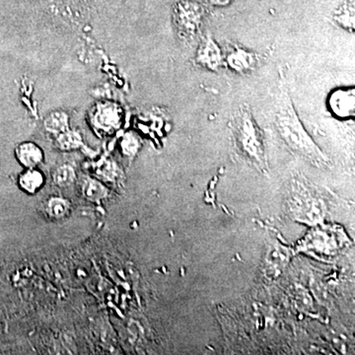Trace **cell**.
Wrapping results in <instances>:
<instances>
[{
    "mask_svg": "<svg viewBox=\"0 0 355 355\" xmlns=\"http://www.w3.org/2000/svg\"><path fill=\"white\" fill-rule=\"evenodd\" d=\"M275 123L282 139L298 153L316 162H322L323 156L313 140L305 132L294 110L288 92L282 88L275 106Z\"/></svg>",
    "mask_w": 355,
    "mask_h": 355,
    "instance_id": "6da1fadb",
    "label": "cell"
},
{
    "mask_svg": "<svg viewBox=\"0 0 355 355\" xmlns=\"http://www.w3.org/2000/svg\"><path fill=\"white\" fill-rule=\"evenodd\" d=\"M233 132L240 150L261 166L263 164V149L258 125L251 112L243 109L233 121Z\"/></svg>",
    "mask_w": 355,
    "mask_h": 355,
    "instance_id": "7a4b0ae2",
    "label": "cell"
},
{
    "mask_svg": "<svg viewBox=\"0 0 355 355\" xmlns=\"http://www.w3.org/2000/svg\"><path fill=\"white\" fill-rule=\"evenodd\" d=\"M202 8L197 4H179L176 10V24L179 34L184 39L195 38L202 24Z\"/></svg>",
    "mask_w": 355,
    "mask_h": 355,
    "instance_id": "3957f363",
    "label": "cell"
},
{
    "mask_svg": "<svg viewBox=\"0 0 355 355\" xmlns=\"http://www.w3.org/2000/svg\"><path fill=\"white\" fill-rule=\"evenodd\" d=\"M197 62L202 67L211 70L218 69L223 64L221 50L211 37H205L200 43Z\"/></svg>",
    "mask_w": 355,
    "mask_h": 355,
    "instance_id": "277c9868",
    "label": "cell"
},
{
    "mask_svg": "<svg viewBox=\"0 0 355 355\" xmlns=\"http://www.w3.org/2000/svg\"><path fill=\"white\" fill-rule=\"evenodd\" d=\"M226 60H227L229 67L237 72L250 71L258 64V58L256 55L236 46H233L228 51Z\"/></svg>",
    "mask_w": 355,
    "mask_h": 355,
    "instance_id": "5b68a950",
    "label": "cell"
},
{
    "mask_svg": "<svg viewBox=\"0 0 355 355\" xmlns=\"http://www.w3.org/2000/svg\"><path fill=\"white\" fill-rule=\"evenodd\" d=\"M331 108L340 116L354 113V90H338L331 98Z\"/></svg>",
    "mask_w": 355,
    "mask_h": 355,
    "instance_id": "8992f818",
    "label": "cell"
},
{
    "mask_svg": "<svg viewBox=\"0 0 355 355\" xmlns=\"http://www.w3.org/2000/svg\"><path fill=\"white\" fill-rule=\"evenodd\" d=\"M17 157L27 167H35L41 162L43 154L35 144H24L17 149Z\"/></svg>",
    "mask_w": 355,
    "mask_h": 355,
    "instance_id": "52a82bcc",
    "label": "cell"
},
{
    "mask_svg": "<svg viewBox=\"0 0 355 355\" xmlns=\"http://www.w3.org/2000/svg\"><path fill=\"white\" fill-rule=\"evenodd\" d=\"M42 184H43V176L34 170L24 173L20 178L21 187L30 193L38 190Z\"/></svg>",
    "mask_w": 355,
    "mask_h": 355,
    "instance_id": "ba28073f",
    "label": "cell"
},
{
    "mask_svg": "<svg viewBox=\"0 0 355 355\" xmlns=\"http://www.w3.org/2000/svg\"><path fill=\"white\" fill-rule=\"evenodd\" d=\"M76 179V174H74L73 170L67 166L60 168L55 175V183L60 187H67L71 184Z\"/></svg>",
    "mask_w": 355,
    "mask_h": 355,
    "instance_id": "9c48e42d",
    "label": "cell"
},
{
    "mask_svg": "<svg viewBox=\"0 0 355 355\" xmlns=\"http://www.w3.org/2000/svg\"><path fill=\"white\" fill-rule=\"evenodd\" d=\"M105 190L97 182L88 181L84 184V195L90 200H99L104 196Z\"/></svg>",
    "mask_w": 355,
    "mask_h": 355,
    "instance_id": "30bf717a",
    "label": "cell"
},
{
    "mask_svg": "<svg viewBox=\"0 0 355 355\" xmlns=\"http://www.w3.org/2000/svg\"><path fill=\"white\" fill-rule=\"evenodd\" d=\"M49 210L51 216L55 217H62L67 214L69 210V205L67 200H60V198H55L49 202Z\"/></svg>",
    "mask_w": 355,
    "mask_h": 355,
    "instance_id": "8fae6325",
    "label": "cell"
},
{
    "mask_svg": "<svg viewBox=\"0 0 355 355\" xmlns=\"http://www.w3.org/2000/svg\"><path fill=\"white\" fill-rule=\"evenodd\" d=\"M46 127L51 132H60L67 127V116L62 114H53L46 121Z\"/></svg>",
    "mask_w": 355,
    "mask_h": 355,
    "instance_id": "7c38bea8",
    "label": "cell"
},
{
    "mask_svg": "<svg viewBox=\"0 0 355 355\" xmlns=\"http://www.w3.org/2000/svg\"><path fill=\"white\" fill-rule=\"evenodd\" d=\"M60 141H62V144L65 148H69V147H74L78 144V137H76L73 133H69V135L62 137Z\"/></svg>",
    "mask_w": 355,
    "mask_h": 355,
    "instance_id": "4fadbf2b",
    "label": "cell"
},
{
    "mask_svg": "<svg viewBox=\"0 0 355 355\" xmlns=\"http://www.w3.org/2000/svg\"><path fill=\"white\" fill-rule=\"evenodd\" d=\"M214 4H225L229 0H212Z\"/></svg>",
    "mask_w": 355,
    "mask_h": 355,
    "instance_id": "5bb4252c",
    "label": "cell"
}]
</instances>
